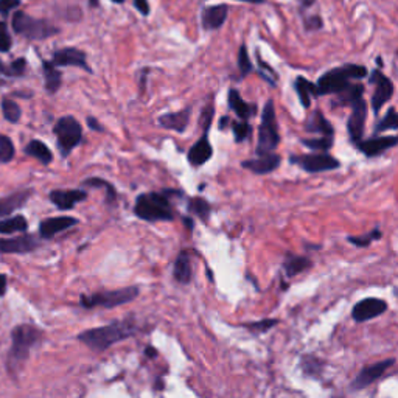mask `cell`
Instances as JSON below:
<instances>
[{
  "label": "cell",
  "mask_w": 398,
  "mask_h": 398,
  "mask_svg": "<svg viewBox=\"0 0 398 398\" xmlns=\"http://www.w3.org/2000/svg\"><path fill=\"white\" fill-rule=\"evenodd\" d=\"M278 143H280V134H278L276 109H274V103L269 100L266 104H264L262 123L260 127H258L257 155L262 156V155H268V152H274Z\"/></svg>",
  "instance_id": "cell-5"
},
{
  "label": "cell",
  "mask_w": 398,
  "mask_h": 398,
  "mask_svg": "<svg viewBox=\"0 0 398 398\" xmlns=\"http://www.w3.org/2000/svg\"><path fill=\"white\" fill-rule=\"evenodd\" d=\"M305 131L311 132V134H319L325 137H334L333 125L327 120L320 111H314V113L306 118L305 122Z\"/></svg>",
  "instance_id": "cell-22"
},
{
  "label": "cell",
  "mask_w": 398,
  "mask_h": 398,
  "mask_svg": "<svg viewBox=\"0 0 398 398\" xmlns=\"http://www.w3.org/2000/svg\"><path fill=\"white\" fill-rule=\"evenodd\" d=\"M41 334H43L41 330L29 324L17 325L15 330L11 332L13 347L8 355V367L11 375L16 374L17 370L22 367L24 362L29 360L31 347L39 341Z\"/></svg>",
  "instance_id": "cell-3"
},
{
  "label": "cell",
  "mask_w": 398,
  "mask_h": 398,
  "mask_svg": "<svg viewBox=\"0 0 398 398\" xmlns=\"http://www.w3.org/2000/svg\"><path fill=\"white\" fill-rule=\"evenodd\" d=\"M44 76H45V89L50 94H55L61 86L62 76L61 73L55 69L53 62H44Z\"/></svg>",
  "instance_id": "cell-30"
},
{
  "label": "cell",
  "mask_w": 398,
  "mask_h": 398,
  "mask_svg": "<svg viewBox=\"0 0 398 398\" xmlns=\"http://www.w3.org/2000/svg\"><path fill=\"white\" fill-rule=\"evenodd\" d=\"M87 123H89V127L92 128V129H95V131H103V128L100 127V123L97 122L94 117H89V118H87Z\"/></svg>",
  "instance_id": "cell-49"
},
{
  "label": "cell",
  "mask_w": 398,
  "mask_h": 398,
  "mask_svg": "<svg viewBox=\"0 0 398 398\" xmlns=\"http://www.w3.org/2000/svg\"><path fill=\"white\" fill-rule=\"evenodd\" d=\"M145 355H146V356H150V358H155V356L157 355V352H156L155 348H152V347H146Z\"/></svg>",
  "instance_id": "cell-51"
},
{
  "label": "cell",
  "mask_w": 398,
  "mask_h": 398,
  "mask_svg": "<svg viewBox=\"0 0 398 398\" xmlns=\"http://www.w3.org/2000/svg\"><path fill=\"white\" fill-rule=\"evenodd\" d=\"M141 290L137 286H127L123 290L115 291H101L95 292L90 296H81V305L85 308H95V306H101V308H115L118 305L129 304L134 300Z\"/></svg>",
  "instance_id": "cell-6"
},
{
  "label": "cell",
  "mask_w": 398,
  "mask_h": 398,
  "mask_svg": "<svg viewBox=\"0 0 398 398\" xmlns=\"http://www.w3.org/2000/svg\"><path fill=\"white\" fill-rule=\"evenodd\" d=\"M310 268H311V260L306 257L288 254L283 260V271L286 272V276L288 277H294L300 274V272H304Z\"/></svg>",
  "instance_id": "cell-28"
},
{
  "label": "cell",
  "mask_w": 398,
  "mask_h": 398,
  "mask_svg": "<svg viewBox=\"0 0 398 398\" xmlns=\"http://www.w3.org/2000/svg\"><path fill=\"white\" fill-rule=\"evenodd\" d=\"M83 185H87V187H94V188H104L106 190V199L108 202H114L117 199V192H115V188L114 185H111L109 183H106V180H103V179H99V178H92V179H87L83 183Z\"/></svg>",
  "instance_id": "cell-38"
},
{
  "label": "cell",
  "mask_w": 398,
  "mask_h": 398,
  "mask_svg": "<svg viewBox=\"0 0 398 398\" xmlns=\"http://www.w3.org/2000/svg\"><path fill=\"white\" fill-rule=\"evenodd\" d=\"M367 76V69L364 66H355V64H346L342 67H336L333 71H328L320 76L316 89L318 97L320 95H338L342 92L352 80H361Z\"/></svg>",
  "instance_id": "cell-4"
},
{
  "label": "cell",
  "mask_w": 398,
  "mask_h": 398,
  "mask_svg": "<svg viewBox=\"0 0 398 398\" xmlns=\"http://www.w3.org/2000/svg\"><path fill=\"white\" fill-rule=\"evenodd\" d=\"M229 8L226 5H213L202 11V27L206 30H218L226 22Z\"/></svg>",
  "instance_id": "cell-21"
},
{
  "label": "cell",
  "mask_w": 398,
  "mask_h": 398,
  "mask_svg": "<svg viewBox=\"0 0 398 398\" xmlns=\"http://www.w3.org/2000/svg\"><path fill=\"white\" fill-rule=\"evenodd\" d=\"M258 64H260V67H262L260 75L263 76V78L266 80L268 83H271L272 86H276V78H277V76H276L274 72H272V69H271L269 66L264 64V62H263L260 58H258Z\"/></svg>",
  "instance_id": "cell-44"
},
{
  "label": "cell",
  "mask_w": 398,
  "mask_h": 398,
  "mask_svg": "<svg viewBox=\"0 0 398 398\" xmlns=\"http://www.w3.org/2000/svg\"><path fill=\"white\" fill-rule=\"evenodd\" d=\"M394 364H395V360L389 358V360L376 362V364L364 367L358 374V376H356L355 381L352 383V388L353 389H364V388L370 386V384L375 383L376 380H380L381 376L386 374V370L389 367H392Z\"/></svg>",
  "instance_id": "cell-14"
},
{
  "label": "cell",
  "mask_w": 398,
  "mask_h": 398,
  "mask_svg": "<svg viewBox=\"0 0 398 398\" xmlns=\"http://www.w3.org/2000/svg\"><path fill=\"white\" fill-rule=\"evenodd\" d=\"M227 122H229V118H227V117H222V118H221V120H220V128H221V129H222V128H225Z\"/></svg>",
  "instance_id": "cell-54"
},
{
  "label": "cell",
  "mask_w": 398,
  "mask_h": 398,
  "mask_svg": "<svg viewBox=\"0 0 398 398\" xmlns=\"http://www.w3.org/2000/svg\"><path fill=\"white\" fill-rule=\"evenodd\" d=\"M362 94H364V86L362 85H348L342 92L338 94V100L339 103L342 104V106H350V104L355 101V100H358L362 97Z\"/></svg>",
  "instance_id": "cell-32"
},
{
  "label": "cell",
  "mask_w": 398,
  "mask_h": 398,
  "mask_svg": "<svg viewBox=\"0 0 398 398\" xmlns=\"http://www.w3.org/2000/svg\"><path fill=\"white\" fill-rule=\"evenodd\" d=\"M398 145V136H386V137H374L369 141H361L356 143L358 150L367 157H376L386 152L388 150L394 148Z\"/></svg>",
  "instance_id": "cell-15"
},
{
  "label": "cell",
  "mask_w": 398,
  "mask_h": 398,
  "mask_svg": "<svg viewBox=\"0 0 398 398\" xmlns=\"http://www.w3.org/2000/svg\"><path fill=\"white\" fill-rule=\"evenodd\" d=\"M239 69H240L241 76H246L249 72H253V62H250V59H249L246 45L240 47V52H239Z\"/></svg>",
  "instance_id": "cell-42"
},
{
  "label": "cell",
  "mask_w": 398,
  "mask_h": 398,
  "mask_svg": "<svg viewBox=\"0 0 398 398\" xmlns=\"http://www.w3.org/2000/svg\"><path fill=\"white\" fill-rule=\"evenodd\" d=\"M389 129H398V113L395 109H389L388 114L384 115L375 127L376 134H378V132L389 131Z\"/></svg>",
  "instance_id": "cell-35"
},
{
  "label": "cell",
  "mask_w": 398,
  "mask_h": 398,
  "mask_svg": "<svg viewBox=\"0 0 398 398\" xmlns=\"http://www.w3.org/2000/svg\"><path fill=\"white\" fill-rule=\"evenodd\" d=\"M25 152L31 157H36L44 165H48L53 160L52 151L48 150V146L41 141H31L29 145L25 146Z\"/></svg>",
  "instance_id": "cell-29"
},
{
  "label": "cell",
  "mask_w": 398,
  "mask_h": 398,
  "mask_svg": "<svg viewBox=\"0 0 398 398\" xmlns=\"http://www.w3.org/2000/svg\"><path fill=\"white\" fill-rule=\"evenodd\" d=\"M294 89L299 95V100L302 103L304 108L311 106V99L313 97H318V89L314 83L305 80L304 76H297L294 81Z\"/></svg>",
  "instance_id": "cell-27"
},
{
  "label": "cell",
  "mask_w": 398,
  "mask_h": 398,
  "mask_svg": "<svg viewBox=\"0 0 398 398\" xmlns=\"http://www.w3.org/2000/svg\"><path fill=\"white\" fill-rule=\"evenodd\" d=\"M86 198L87 193L85 190H53L50 193V201L59 211H69Z\"/></svg>",
  "instance_id": "cell-19"
},
{
  "label": "cell",
  "mask_w": 398,
  "mask_h": 398,
  "mask_svg": "<svg viewBox=\"0 0 398 398\" xmlns=\"http://www.w3.org/2000/svg\"><path fill=\"white\" fill-rule=\"evenodd\" d=\"M15 157V145L10 137L0 134V164H6Z\"/></svg>",
  "instance_id": "cell-39"
},
{
  "label": "cell",
  "mask_w": 398,
  "mask_h": 398,
  "mask_svg": "<svg viewBox=\"0 0 398 398\" xmlns=\"http://www.w3.org/2000/svg\"><path fill=\"white\" fill-rule=\"evenodd\" d=\"M2 111H3V117L11 123L19 122L20 115H22V113H20L19 104L16 101L10 100V99H5L2 101Z\"/></svg>",
  "instance_id": "cell-37"
},
{
  "label": "cell",
  "mask_w": 398,
  "mask_h": 398,
  "mask_svg": "<svg viewBox=\"0 0 398 398\" xmlns=\"http://www.w3.org/2000/svg\"><path fill=\"white\" fill-rule=\"evenodd\" d=\"M39 246V241L33 235L15 236V239H0V253L2 254H25L31 253Z\"/></svg>",
  "instance_id": "cell-17"
},
{
  "label": "cell",
  "mask_w": 398,
  "mask_h": 398,
  "mask_svg": "<svg viewBox=\"0 0 398 398\" xmlns=\"http://www.w3.org/2000/svg\"><path fill=\"white\" fill-rule=\"evenodd\" d=\"M25 66H27L25 59H17V61H15V62H13V64H11V67H10L11 75H22L24 71H25Z\"/></svg>",
  "instance_id": "cell-46"
},
{
  "label": "cell",
  "mask_w": 398,
  "mask_h": 398,
  "mask_svg": "<svg viewBox=\"0 0 398 398\" xmlns=\"http://www.w3.org/2000/svg\"><path fill=\"white\" fill-rule=\"evenodd\" d=\"M134 6L142 13L143 16H146L150 13V3L148 0H134Z\"/></svg>",
  "instance_id": "cell-48"
},
{
  "label": "cell",
  "mask_w": 398,
  "mask_h": 398,
  "mask_svg": "<svg viewBox=\"0 0 398 398\" xmlns=\"http://www.w3.org/2000/svg\"><path fill=\"white\" fill-rule=\"evenodd\" d=\"M388 310V302L378 297H367L360 300L358 304L353 306L352 318L355 322H367L375 318L381 316V314Z\"/></svg>",
  "instance_id": "cell-10"
},
{
  "label": "cell",
  "mask_w": 398,
  "mask_h": 398,
  "mask_svg": "<svg viewBox=\"0 0 398 398\" xmlns=\"http://www.w3.org/2000/svg\"><path fill=\"white\" fill-rule=\"evenodd\" d=\"M173 276L176 278V282L188 285L192 282V263H190V254L187 250L179 253L176 262H174V269Z\"/></svg>",
  "instance_id": "cell-26"
},
{
  "label": "cell",
  "mask_w": 398,
  "mask_h": 398,
  "mask_svg": "<svg viewBox=\"0 0 398 398\" xmlns=\"http://www.w3.org/2000/svg\"><path fill=\"white\" fill-rule=\"evenodd\" d=\"M0 72H2V73H6V75H11L10 69H6V67L3 66V62H2V61H0Z\"/></svg>",
  "instance_id": "cell-53"
},
{
  "label": "cell",
  "mask_w": 398,
  "mask_h": 398,
  "mask_svg": "<svg viewBox=\"0 0 398 398\" xmlns=\"http://www.w3.org/2000/svg\"><path fill=\"white\" fill-rule=\"evenodd\" d=\"M370 85H375V92L372 97V109L378 114L380 109L386 104L394 94V85L386 75L380 71H374L370 73Z\"/></svg>",
  "instance_id": "cell-11"
},
{
  "label": "cell",
  "mask_w": 398,
  "mask_h": 398,
  "mask_svg": "<svg viewBox=\"0 0 398 398\" xmlns=\"http://www.w3.org/2000/svg\"><path fill=\"white\" fill-rule=\"evenodd\" d=\"M113 2H117V3H122L123 0H113Z\"/></svg>",
  "instance_id": "cell-56"
},
{
  "label": "cell",
  "mask_w": 398,
  "mask_h": 398,
  "mask_svg": "<svg viewBox=\"0 0 398 398\" xmlns=\"http://www.w3.org/2000/svg\"><path fill=\"white\" fill-rule=\"evenodd\" d=\"M187 208H188V212H190L192 215L199 216L202 221H207L208 216H211V212H212L211 204H208V202L204 198H193V199H190Z\"/></svg>",
  "instance_id": "cell-33"
},
{
  "label": "cell",
  "mask_w": 398,
  "mask_h": 398,
  "mask_svg": "<svg viewBox=\"0 0 398 398\" xmlns=\"http://www.w3.org/2000/svg\"><path fill=\"white\" fill-rule=\"evenodd\" d=\"M137 218L148 222L173 221L174 211L170 202V190L162 193H143L137 198L134 206Z\"/></svg>",
  "instance_id": "cell-2"
},
{
  "label": "cell",
  "mask_w": 398,
  "mask_h": 398,
  "mask_svg": "<svg viewBox=\"0 0 398 398\" xmlns=\"http://www.w3.org/2000/svg\"><path fill=\"white\" fill-rule=\"evenodd\" d=\"M305 27L308 30H318V29H320V27H322V20H320L319 16H313L310 19H306Z\"/></svg>",
  "instance_id": "cell-47"
},
{
  "label": "cell",
  "mask_w": 398,
  "mask_h": 398,
  "mask_svg": "<svg viewBox=\"0 0 398 398\" xmlns=\"http://www.w3.org/2000/svg\"><path fill=\"white\" fill-rule=\"evenodd\" d=\"M6 292V276L0 274V297Z\"/></svg>",
  "instance_id": "cell-50"
},
{
  "label": "cell",
  "mask_w": 398,
  "mask_h": 398,
  "mask_svg": "<svg viewBox=\"0 0 398 398\" xmlns=\"http://www.w3.org/2000/svg\"><path fill=\"white\" fill-rule=\"evenodd\" d=\"M29 227V221L24 216H13L8 220L0 221V234H15V232H24Z\"/></svg>",
  "instance_id": "cell-31"
},
{
  "label": "cell",
  "mask_w": 398,
  "mask_h": 398,
  "mask_svg": "<svg viewBox=\"0 0 398 398\" xmlns=\"http://www.w3.org/2000/svg\"><path fill=\"white\" fill-rule=\"evenodd\" d=\"M212 114L207 117L204 134H202V137L199 138V141L194 143L190 150H188L187 159H188V162H190V165H193V166L204 165L213 156V148H212V145H211V141H208V128H211Z\"/></svg>",
  "instance_id": "cell-13"
},
{
  "label": "cell",
  "mask_w": 398,
  "mask_h": 398,
  "mask_svg": "<svg viewBox=\"0 0 398 398\" xmlns=\"http://www.w3.org/2000/svg\"><path fill=\"white\" fill-rule=\"evenodd\" d=\"M277 324H278L277 319H263V320H257V322L244 324V327L253 333H264L271 330V328H274Z\"/></svg>",
  "instance_id": "cell-41"
},
{
  "label": "cell",
  "mask_w": 398,
  "mask_h": 398,
  "mask_svg": "<svg viewBox=\"0 0 398 398\" xmlns=\"http://www.w3.org/2000/svg\"><path fill=\"white\" fill-rule=\"evenodd\" d=\"M290 162L299 165L300 169L305 170L306 173H324V171H333L338 170L341 166V162L333 157L328 152H313V155H299L291 156Z\"/></svg>",
  "instance_id": "cell-9"
},
{
  "label": "cell",
  "mask_w": 398,
  "mask_h": 398,
  "mask_svg": "<svg viewBox=\"0 0 398 398\" xmlns=\"http://www.w3.org/2000/svg\"><path fill=\"white\" fill-rule=\"evenodd\" d=\"M227 100H229V108L232 109L234 113L239 115V118H241V120H248V118L253 117L257 111L255 106H253V104H249L241 99V95L236 89L229 90Z\"/></svg>",
  "instance_id": "cell-25"
},
{
  "label": "cell",
  "mask_w": 398,
  "mask_h": 398,
  "mask_svg": "<svg viewBox=\"0 0 398 398\" xmlns=\"http://www.w3.org/2000/svg\"><path fill=\"white\" fill-rule=\"evenodd\" d=\"M13 29L29 39H45L58 33V29H55L47 20L33 19L20 11L13 17Z\"/></svg>",
  "instance_id": "cell-8"
},
{
  "label": "cell",
  "mask_w": 398,
  "mask_h": 398,
  "mask_svg": "<svg viewBox=\"0 0 398 398\" xmlns=\"http://www.w3.org/2000/svg\"><path fill=\"white\" fill-rule=\"evenodd\" d=\"M137 332V325L132 319L114 320L109 325L90 328L78 334V341L94 352H104L117 342L131 338Z\"/></svg>",
  "instance_id": "cell-1"
},
{
  "label": "cell",
  "mask_w": 398,
  "mask_h": 398,
  "mask_svg": "<svg viewBox=\"0 0 398 398\" xmlns=\"http://www.w3.org/2000/svg\"><path fill=\"white\" fill-rule=\"evenodd\" d=\"M11 48V38L6 30V25L0 22V52H8Z\"/></svg>",
  "instance_id": "cell-43"
},
{
  "label": "cell",
  "mask_w": 398,
  "mask_h": 398,
  "mask_svg": "<svg viewBox=\"0 0 398 398\" xmlns=\"http://www.w3.org/2000/svg\"><path fill=\"white\" fill-rule=\"evenodd\" d=\"M380 239H381V230L380 229H374L372 232H369L364 236H348L347 241L352 243L353 246H356V248H367L374 241L380 240Z\"/></svg>",
  "instance_id": "cell-36"
},
{
  "label": "cell",
  "mask_w": 398,
  "mask_h": 398,
  "mask_svg": "<svg viewBox=\"0 0 398 398\" xmlns=\"http://www.w3.org/2000/svg\"><path fill=\"white\" fill-rule=\"evenodd\" d=\"M33 190H22V192H17V193H13L10 197H5V198H0V218H3V216H8L10 213H13L17 208L22 207L29 198L31 197Z\"/></svg>",
  "instance_id": "cell-24"
},
{
  "label": "cell",
  "mask_w": 398,
  "mask_h": 398,
  "mask_svg": "<svg viewBox=\"0 0 398 398\" xmlns=\"http://www.w3.org/2000/svg\"><path fill=\"white\" fill-rule=\"evenodd\" d=\"M183 221L185 222V226H187L188 229H193V227H194V225H193V220H192V218H187V216H184Z\"/></svg>",
  "instance_id": "cell-52"
},
{
  "label": "cell",
  "mask_w": 398,
  "mask_h": 398,
  "mask_svg": "<svg viewBox=\"0 0 398 398\" xmlns=\"http://www.w3.org/2000/svg\"><path fill=\"white\" fill-rule=\"evenodd\" d=\"M55 134H57L58 148L62 157H67L72 150L81 142L83 129L78 120L73 117H62L55 125Z\"/></svg>",
  "instance_id": "cell-7"
},
{
  "label": "cell",
  "mask_w": 398,
  "mask_h": 398,
  "mask_svg": "<svg viewBox=\"0 0 398 398\" xmlns=\"http://www.w3.org/2000/svg\"><path fill=\"white\" fill-rule=\"evenodd\" d=\"M240 2H249V3H260L263 0H240Z\"/></svg>",
  "instance_id": "cell-55"
},
{
  "label": "cell",
  "mask_w": 398,
  "mask_h": 398,
  "mask_svg": "<svg viewBox=\"0 0 398 398\" xmlns=\"http://www.w3.org/2000/svg\"><path fill=\"white\" fill-rule=\"evenodd\" d=\"M334 142V137H316V138H304V145L308 146L310 150L314 151H319V152H328L332 150Z\"/></svg>",
  "instance_id": "cell-34"
},
{
  "label": "cell",
  "mask_w": 398,
  "mask_h": 398,
  "mask_svg": "<svg viewBox=\"0 0 398 398\" xmlns=\"http://www.w3.org/2000/svg\"><path fill=\"white\" fill-rule=\"evenodd\" d=\"M282 164V157L276 155V152H268V155H262L257 159H248L241 162L243 169L253 171L255 174H269L276 171Z\"/></svg>",
  "instance_id": "cell-16"
},
{
  "label": "cell",
  "mask_w": 398,
  "mask_h": 398,
  "mask_svg": "<svg viewBox=\"0 0 398 398\" xmlns=\"http://www.w3.org/2000/svg\"><path fill=\"white\" fill-rule=\"evenodd\" d=\"M188 122H190V109L188 108L184 111H179V113L165 114L162 117H159L160 127L176 132H184L188 127Z\"/></svg>",
  "instance_id": "cell-23"
},
{
  "label": "cell",
  "mask_w": 398,
  "mask_h": 398,
  "mask_svg": "<svg viewBox=\"0 0 398 398\" xmlns=\"http://www.w3.org/2000/svg\"><path fill=\"white\" fill-rule=\"evenodd\" d=\"M350 106H352V114H350V118H348L347 129H348V134H350L352 142L356 145L362 141V137H364L367 104L361 97V99L355 100Z\"/></svg>",
  "instance_id": "cell-12"
},
{
  "label": "cell",
  "mask_w": 398,
  "mask_h": 398,
  "mask_svg": "<svg viewBox=\"0 0 398 398\" xmlns=\"http://www.w3.org/2000/svg\"><path fill=\"white\" fill-rule=\"evenodd\" d=\"M78 225V220L72 218V216H57V218H48L41 222L39 232L44 239H53L55 235L64 230Z\"/></svg>",
  "instance_id": "cell-18"
},
{
  "label": "cell",
  "mask_w": 398,
  "mask_h": 398,
  "mask_svg": "<svg viewBox=\"0 0 398 398\" xmlns=\"http://www.w3.org/2000/svg\"><path fill=\"white\" fill-rule=\"evenodd\" d=\"M19 6V0H0V13L8 15V13Z\"/></svg>",
  "instance_id": "cell-45"
},
{
  "label": "cell",
  "mask_w": 398,
  "mask_h": 398,
  "mask_svg": "<svg viewBox=\"0 0 398 398\" xmlns=\"http://www.w3.org/2000/svg\"><path fill=\"white\" fill-rule=\"evenodd\" d=\"M232 123V131H234V136H235V141L236 142H243V141H248V137L250 136V132H253V128H250V125L248 123V120H236V122H230Z\"/></svg>",
  "instance_id": "cell-40"
},
{
  "label": "cell",
  "mask_w": 398,
  "mask_h": 398,
  "mask_svg": "<svg viewBox=\"0 0 398 398\" xmlns=\"http://www.w3.org/2000/svg\"><path fill=\"white\" fill-rule=\"evenodd\" d=\"M53 64L55 66H76L89 71V66L86 62V55L80 52L78 48H62L53 55Z\"/></svg>",
  "instance_id": "cell-20"
}]
</instances>
